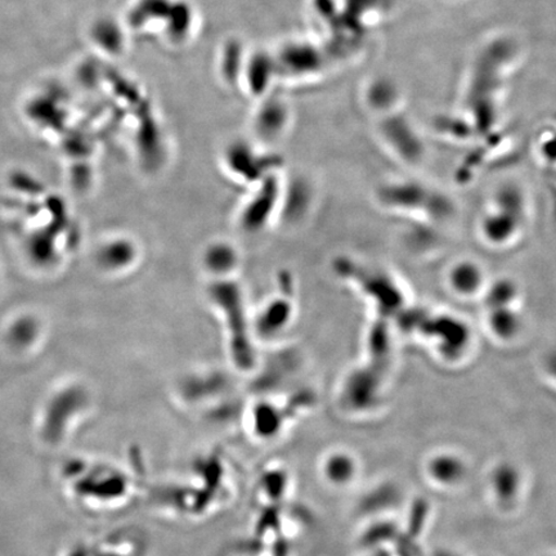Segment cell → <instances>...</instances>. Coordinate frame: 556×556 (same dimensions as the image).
I'll list each match as a JSON object with an SVG mask.
<instances>
[{"instance_id": "cell-2", "label": "cell", "mask_w": 556, "mask_h": 556, "mask_svg": "<svg viewBox=\"0 0 556 556\" xmlns=\"http://www.w3.org/2000/svg\"><path fill=\"white\" fill-rule=\"evenodd\" d=\"M428 475L441 485L460 484L468 475L467 464L454 454H441L430 458Z\"/></svg>"}, {"instance_id": "cell-4", "label": "cell", "mask_w": 556, "mask_h": 556, "mask_svg": "<svg viewBox=\"0 0 556 556\" xmlns=\"http://www.w3.org/2000/svg\"><path fill=\"white\" fill-rule=\"evenodd\" d=\"M356 462L344 452H338L326 458L324 476L333 485H346L356 477Z\"/></svg>"}, {"instance_id": "cell-3", "label": "cell", "mask_w": 556, "mask_h": 556, "mask_svg": "<svg viewBox=\"0 0 556 556\" xmlns=\"http://www.w3.org/2000/svg\"><path fill=\"white\" fill-rule=\"evenodd\" d=\"M491 485L497 502L503 506H511L519 496V471L511 464L498 465L492 472Z\"/></svg>"}, {"instance_id": "cell-5", "label": "cell", "mask_w": 556, "mask_h": 556, "mask_svg": "<svg viewBox=\"0 0 556 556\" xmlns=\"http://www.w3.org/2000/svg\"><path fill=\"white\" fill-rule=\"evenodd\" d=\"M289 317V307L288 304L282 302H277L270 305L269 309L264 313L262 319V331L268 333L274 332L276 328H280V326L287 321Z\"/></svg>"}, {"instance_id": "cell-6", "label": "cell", "mask_w": 556, "mask_h": 556, "mask_svg": "<svg viewBox=\"0 0 556 556\" xmlns=\"http://www.w3.org/2000/svg\"><path fill=\"white\" fill-rule=\"evenodd\" d=\"M206 262L214 273H226L235 263L232 250L226 247L213 248L208 250Z\"/></svg>"}, {"instance_id": "cell-1", "label": "cell", "mask_w": 556, "mask_h": 556, "mask_svg": "<svg viewBox=\"0 0 556 556\" xmlns=\"http://www.w3.org/2000/svg\"><path fill=\"white\" fill-rule=\"evenodd\" d=\"M212 296L215 303H219L228 315V328L231 333V350L236 364L249 367L253 364V351L250 345L245 316H243L242 301L239 288L232 283H215L212 287Z\"/></svg>"}]
</instances>
